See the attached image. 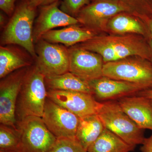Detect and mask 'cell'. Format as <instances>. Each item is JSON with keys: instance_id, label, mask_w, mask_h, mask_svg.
Listing matches in <instances>:
<instances>
[{"instance_id": "obj_29", "label": "cell", "mask_w": 152, "mask_h": 152, "mask_svg": "<svg viewBox=\"0 0 152 152\" xmlns=\"http://www.w3.org/2000/svg\"><path fill=\"white\" fill-rule=\"evenodd\" d=\"M142 145L140 148L142 152H152V133L149 137L145 138Z\"/></svg>"}, {"instance_id": "obj_10", "label": "cell", "mask_w": 152, "mask_h": 152, "mask_svg": "<svg viewBox=\"0 0 152 152\" xmlns=\"http://www.w3.org/2000/svg\"><path fill=\"white\" fill-rule=\"evenodd\" d=\"M47 97L80 118L97 115L102 104L93 95L80 92L49 89Z\"/></svg>"}, {"instance_id": "obj_13", "label": "cell", "mask_w": 152, "mask_h": 152, "mask_svg": "<svg viewBox=\"0 0 152 152\" xmlns=\"http://www.w3.org/2000/svg\"><path fill=\"white\" fill-rule=\"evenodd\" d=\"M94 95L101 100H115L137 94L143 88L132 83L109 78L105 77L88 82Z\"/></svg>"}, {"instance_id": "obj_4", "label": "cell", "mask_w": 152, "mask_h": 152, "mask_svg": "<svg viewBox=\"0 0 152 152\" xmlns=\"http://www.w3.org/2000/svg\"><path fill=\"white\" fill-rule=\"evenodd\" d=\"M103 76L132 83L145 90L152 87V64L141 58H125L104 63Z\"/></svg>"}, {"instance_id": "obj_17", "label": "cell", "mask_w": 152, "mask_h": 152, "mask_svg": "<svg viewBox=\"0 0 152 152\" xmlns=\"http://www.w3.org/2000/svg\"><path fill=\"white\" fill-rule=\"evenodd\" d=\"M45 82L49 89L80 92L94 95L88 82L69 72L59 75L45 77Z\"/></svg>"}, {"instance_id": "obj_33", "label": "cell", "mask_w": 152, "mask_h": 152, "mask_svg": "<svg viewBox=\"0 0 152 152\" xmlns=\"http://www.w3.org/2000/svg\"><path fill=\"white\" fill-rule=\"evenodd\" d=\"M149 45L150 48H151V63L152 64V39L150 40Z\"/></svg>"}, {"instance_id": "obj_31", "label": "cell", "mask_w": 152, "mask_h": 152, "mask_svg": "<svg viewBox=\"0 0 152 152\" xmlns=\"http://www.w3.org/2000/svg\"><path fill=\"white\" fill-rule=\"evenodd\" d=\"M6 18L4 14L1 12L0 14V25H1V27H3L5 25Z\"/></svg>"}, {"instance_id": "obj_21", "label": "cell", "mask_w": 152, "mask_h": 152, "mask_svg": "<svg viewBox=\"0 0 152 152\" xmlns=\"http://www.w3.org/2000/svg\"><path fill=\"white\" fill-rule=\"evenodd\" d=\"M121 13L113 17L109 21L110 28L118 33H136L143 34L142 25L137 20Z\"/></svg>"}, {"instance_id": "obj_9", "label": "cell", "mask_w": 152, "mask_h": 152, "mask_svg": "<svg viewBox=\"0 0 152 152\" xmlns=\"http://www.w3.org/2000/svg\"><path fill=\"white\" fill-rule=\"evenodd\" d=\"M42 118L56 137H76L79 117L48 97Z\"/></svg>"}, {"instance_id": "obj_28", "label": "cell", "mask_w": 152, "mask_h": 152, "mask_svg": "<svg viewBox=\"0 0 152 152\" xmlns=\"http://www.w3.org/2000/svg\"><path fill=\"white\" fill-rule=\"evenodd\" d=\"M60 0H29L28 3L30 7L37 9L39 7L48 5L53 3L58 2Z\"/></svg>"}, {"instance_id": "obj_34", "label": "cell", "mask_w": 152, "mask_h": 152, "mask_svg": "<svg viewBox=\"0 0 152 152\" xmlns=\"http://www.w3.org/2000/svg\"><path fill=\"white\" fill-rule=\"evenodd\" d=\"M0 152H5V151H0Z\"/></svg>"}, {"instance_id": "obj_32", "label": "cell", "mask_w": 152, "mask_h": 152, "mask_svg": "<svg viewBox=\"0 0 152 152\" xmlns=\"http://www.w3.org/2000/svg\"><path fill=\"white\" fill-rule=\"evenodd\" d=\"M149 23V28L150 31H151V35L152 36V20H150Z\"/></svg>"}, {"instance_id": "obj_20", "label": "cell", "mask_w": 152, "mask_h": 152, "mask_svg": "<svg viewBox=\"0 0 152 152\" xmlns=\"http://www.w3.org/2000/svg\"><path fill=\"white\" fill-rule=\"evenodd\" d=\"M31 65V61L20 52L10 47H0V78Z\"/></svg>"}, {"instance_id": "obj_23", "label": "cell", "mask_w": 152, "mask_h": 152, "mask_svg": "<svg viewBox=\"0 0 152 152\" xmlns=\"http://www.w3.org/2000/svg\"><path fill=\"white\" fill-rule=\"evenodd\" d=\"M20 135L18 129L1 124L0 126V151L19 152Z\"/></svg>"}, {"instance_id": "obj_26", "label": "cell", "mask_w": 152, "mask_h": 152, "mask_svg": "<svg viewBox=\"0 0 152 152\" xmlns=\"http://www.w3.org/2000/svg\"><path fill=\"white\" fill-rule=\"evenodd\" d=\"M135 10L140 7L152 11V0H122Z\"/></svg>"}, {"instance_id": "obj_19", "label": "cell", "mask_w": 152, "mask_h": 152, "mask_svg": "<svg viewBox=\"0 0 152 152\" xmlns=\"http://www.w3.org/2000/svg\"><path fill=\"white\" fill-rule=\"evenodd\" d=\"M136 146L129 145L118 136L105 128L89 147L87 152H130Z\"/></svg>"}, {"instance_id": "obj_30", "label": "cell", "mask_w": 152, "mask_h": 152, "mask_svg": "<svg viewBox=\"0 0 152 152\" xmlns=\"http://www.w3.org/2000/svg\"><path fill=\"white\" fill-rule=\"evenodd\" d=\"M139 95H142L149 99L152 103V87L148 89L144 90L138 94Z\"/></svg>"}, {"instance_id": "obj_11", "label": "cell", "mask_w": 152, "mask_h": 152, "mask_svg": "<svg viewBox=\"0 0 152 152\" xmlns=\"http://www.w3.org/2000/svg\"><path fill=\"white\" fill-rule=\"evenodd\" d=\"M69 72L87 82L103 76L104 62L100 55L78 46L69 48Z\"/></svg>"}, {"instance_id": "obj_1", "label": "cell", "mask_w": 152, "mask_h": 152, "mask_svg": "<svg viewBox=\"0 0 152 152\" xmlns=\"http://www.w3.org/2000/svg\"><path fill=\"white\" fill-rule=\"evenodd\" d=\"M29 0L22 1L17 6L10 19L4 27L1 38L2 46L15 45L23 48L36 59L33 31L36 9L29 5Z\"/></svg>"}, {"instance_id": "obj_25", "label": "cell", "mask_w": 152, "mask_h": 152, "mask_svg": "<svg viewBox=\"0 0 152 152\" xmlns=\"http://www.w3.org/2000/svg\"><path fill=\"white\" fill-rule=\"evenodd\" d=\"M90 0H63L60 9L71 16L77 17L85 6L90 4Z\"/></svg>"}, {"instance_id": "obj_24", "label": "cell", "mask_w": 152, "mask_h": 152, "mask_svg": "<svg viewBox=\"0 0 152 152\" xmlns=\"http://www.w3.org/2000/svg\"><path fill=\"white\" fill-rule=\"evenodd\" d=\"M50 152H87L76 137L57 138Z\"/></svg>"}, {"instance_id": "obj_22", "label": "cell", "mask_w": 152, "mask_h": 152, "mask_svg": "<svg viewBox=\"0 0 152 152\" xmlns=\"http://www.w3.org/2000/svg\"><path fill=\"white\" fill-rule=\"evenodd\" d=\"M78 46L100 55L104 63L118 61L113 50L103 37H94Z\"/></svg>"}, {"instance_id": "obj_27", "label": "cell", "mask_w": 152, "mask_h": 152, "mask_svg": "<svg viewBox=\"0 0 152 152\" xmlns=\"http://www.w3.org/2000/svg\"><path fill=\"white\" fill-rule=\"evenodd\" d=\"M17 1L19 0H0V9L7 15L12 16L15 10V3Z\"/></svg>"}, {"instance_id": "obj_8", "label": "cell", "mask_w": 152, "mask_h": 152, "mask_svg": "<svg viewBox=\"0 0 152 152\" xmlns=\"http://www.w3.org/2000/svg\"><path fill=\"white\" fill-rule=\"evenodd\" d=\"M133 10L122 0H94L80 11L76 18L91 29L101 26L104 22L118 14Z\"/></svg>"}, {"instance_id": "obj_2", "label": "cell", "mask_w": 152, "mask_h": 152, "mask_svg": "<svg viewBox=\"0 0 152 152\" xmlns=\"http://www.w3.org/2000/svg\"><path fill=\"white\" fill-rule=\"evenodd\" d=\"M45 78L36 66L27 71L17 101L16 111L20 120L42 117L47 99Z\"/></svg>"}, {"instance_id": "obj_6", "label": "cell", "mask_w": 152, "mask_h": 152, "mask_svg": "<svg viewBox=\"0 0 152 152\" xmlns=\"http://www.w3.org/2000/svg\"><path fill=\"white\" fill-rule=\"evenodd\" d=\"M37 44L36 66L45 77L59 75L69 72V57L66 47L42 39Z\"/></svg>"}, {"instance_id": "obj_5", "label": "cell", "mask_w": 152, "mask_h": 152, "mask_svg": "<svg viewBox=\"0 0 152 152\" xmlns=\"http://www.w3.org/2000/svg\"><path fill=\"white\" fill-rule=\"evenodd\" d=\"M17 129L20 135L19 152H50L57 140L41 117H26Z\"/></svg>"}, {"instance_id": "obj_35", "label": "cell", "mask_w": 152, "mask_h": 152, "mask_svg": "<svg viewBox=\"0 0 152 152\" xmlns=\"http://www.w3.org/2000/svg\"></svg>"}, {"instance_id": "obj_18", "label": "cell", "mask_w": 152, "mask_h": 152, "mask_svg": "<svg viewBox=\"0 0 152 152\" xmlns=\"http://www.w3.org/2000/svg\"><path fill=\"white\" fill-rule=\"evenodd\" d=\"M105 128L98 115L79 118L76 138L87 151L90 146L100 135Z\"/></svg>"}, {"instance_id": "obj_15", "label": "cell", "mask_w": 152, "mask_h": 152, "mask_svg": "<svg viewBox=\"0 0 152 152\" xmlns=\"http://www.w3.org/2000/svg\"><path fill=\"white\" fill-rule=\"evenodd\" d=\"M104 39L111 46L118 60L136 56L147 60L151 57V48L142 41L132 36H104Z\"/></svg>"}, {"instance_id": "obj_14", "label": "cell", "mask_w": 152, "mask_h": 152, "mask_svg": "<svg viewBox=\"0 0 152 152\" xmlns=\"http://www.w3.org/2000/svg\"><path fill=\"white\" fill-rule=\"evenodd\" d=\"M118 102L139 128L152 131V103L149 99L138 94L121 98Z\"/></svg>"}, {"instance_id": "obj_7", "label": "cell", "mask_w": 152, "mask_h": 152, "mask_svg": "<svg viewBox=\"0 0 152 152\" xmlns=\"http://www.w3.org/2000/svg\"><path fill=\"white\" fill-rule=\"evenodd\" d=\"M28 69H23L3 78L0 83V122L17 129V101Z\"/></svg>"}, {"instance_id": "obj_3", "label": "cell", "mask_w": 152, "mask_h": 152, "mask_svg": "<svg viewBox=\"0 0 152 152\" xmlns=\"http://www.w3.org/2000/svg\"><path fill=\"white\" fill-rule=\"evenodd\" d=\"M105 128L131 145H142L145 137L140 129L124 112L118 101L102 103L97 114Z\"/></svg>"}, {"instance_id": "obj_12", "label": "cell", "mask_w": 152, "mask_h": 152, "mask_svg": "<svg viewBox=\"0 0 152 152\" xmlns=\"http://www.w3.org/2000/svg\"><path fill=\"white\" fill-rule=\"evenodd\" d=\"M58 6V2L41 7L33 31L35 44L40 40L45 33L55 28L77 25L80 23L76 18L64 12Z\"/></svg>"}, {"instance_id": "obj_16", "label": "cell", "mask_w": 152, "mask_h": 152, "mask_svg": "<svg viewBox=\"0 0 152 152\" xmlns=\"http://www.w3.org/2000/svg\"><path fill=\"white\" fill-rule=\"evenodd\" d=\"M76 25L51 30L44 34L42 39L49 42L61 44L67 47L86 42L95 37L94 33L91 29L79 27Z\"/></svg>"}]
</instances>
